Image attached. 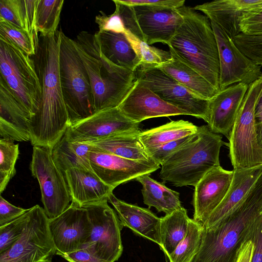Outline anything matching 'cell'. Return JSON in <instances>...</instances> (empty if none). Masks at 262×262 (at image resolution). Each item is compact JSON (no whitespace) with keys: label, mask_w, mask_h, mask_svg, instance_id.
Listing matches in <instances>:
<instances>
[{"label":"cell","mask_w":262,"mask_h":262,"mask_svg":"<svg viewBox=\"0 0 262 262\" xmlns=\"http://www.w3.org/2000/svg\"><path fill=\"white\" fill-rule=\"evenodd\" d=\"M142 185L141 190L144 203L149 208L155 207L159 212L169 214L182 206L179 193L144 174L136 179Z\"/></svg>","instance_id":"f1b7e54d"},{"label":"cell","mask_w":262,"mask_h":262,"mask_svg":"<svg viewBox=\"0 0 262 262\" xmlns=\"http://www.w3.org/2000/svg\"><path fill=\"white\" fill-rule=\"evenodd\" d=\"M233 38L241 33L240 19L243 15L262 9V0H219L193 7Z\"/></svg>","instance_id":"44dd1931"},{"label":"cell","mask_w":262,"mask_h":262,"mask_svg":"<svg viewBox=\"0 0 262 262\" xmlns=\"http://www.w3.org/2000/svg\"><path fill=\"white\" fill-rule=\"evenodd\" d=\"M202 230V225L190 219L186 235L168 257L169 261L191 262L199 251Z\"/></svg>","instance_id":"e575fe53"},{"label":"cell","mask_w":262,"mask_h":262,"mask_svg":"<svg viewBox=\"0 0 262 262\" xmlns=\"http://www.w3.org/2000/svg\"><path fill=\"white\" fill-rule=\"evenodd\" d=\"M261 95L262 76L249 86L228 138L229 156L233 169L262 167V147L255 117Z\"/></svg>","instance_id":"52a82bcc"},{"label":"cell","mask_w":262,"mask_h":262,"mask_svg":"<svg viewBox=\"0 0 262 262\" xmlns=\"http://www.w3.org/2000/svg\"><path fill=\"white\" fill-rule=\"evenodd\" d=\"M233 174V170H225L220 166L201 179L195 186L193 195V220L203 225L227 193Z\"/></svg>","instance_id":"d6986e66"},{"label":"cell","mask_w":262,"mask_h":262,"mask_svg":"<svg viewBox=\"0 0 262 262\" xmlns=\"http://www.w3.org/2000/svg\"><path fill=\"white\" fill-rule=\"evenodd\" d=\"M190 218L182 207L161 218V249L168 257L186 235Z\"/></svg>","instance_id":"d6a6232c"},{"label":"cell","mask_w":262,"mask_h":262,"mask_svg":"<svg viewBox=\"0 0 262 262\" xmlns=\"http://www.w3.org/2000/svg\"><path fill=\"white\" fill-rule=\"evenodd\" d=\"M193 135L167 143L150 151L149 155L153 161L161 165L172 153L189 141Z\"/></svg>","instance_id":"b9f144b4"},{"label":"cell","mask_w":262,"mask_h":262,"mask_svg":"<svg viewBox=\"0 0 262 262\" xmlns=\"http://www.w3.org/2000/svg\"><path fill=\"white\" fill-rule=\"evenodd\" d=\"M95 21L98 26L99 31L124 34L126 32L123 20L116 10L111 15L101 12L96 16Z\"/></svg>","instance_id":"60d3db41"},{"label":"cell","mask_w":262,"mask_h":262,"mask_svg":"<svg viewBox=\"0 0 262 262\" xmlns=\"http://www.w3.org/2000/svg\"><path fill=\"white\" fill-rule=\"evenodd\" d=\"M158 67L203 99L210 100L219 92L201 75L173 55L171 60Z\"/></svg>","instance_id":"f546056e"},{"label":"cell","mask_w":262,"mask_h":262,"mask_svg":"<svg viewBox=\"0 0 262 262\" xmlns=\"http://www.w3.org/2000/svg\"><path fill=\"white\" fill-rule=\"evenodd\" d=\"M60 256L69 262H105L90 253L84 249L63 254Z\"/></svg>","instance_id":"7dc6e473"},{"label":"cell","mask_w":262,"mask_h":262,"mask_svg":"<svg viewBox=\"0 0 262 262\" xmlns=\"http://www.w3.org/2000/svg\"><path fill=\"white\" fill-rule=\"evenodd\" d=\"M143 41L169 45L183 21L178 9L150 6H132Z\"/></svg>","instance_id":"e0dca14e"},{"label":"cell","mask_w":262,"mask_h":262,"mask_svg":"<svg viewBox=\"0 0 262 262\" xmlns=\"http://www.w3.org/2000/svg\"><path fill=\"white\" fill-rule=\"evenodd\" d=\"M60 29L38 37L33 59L41 88L38 111L30 121L33 146L52 150L65 134L69 119L62 92L59 71Z\"/></svg>","instance_id":"6da1fadb"},{"label":"cell","mask_w":262,"mask_h":262,"mask_svg":"<svg viewBox=\"0 0 262 262\" xmlns=\"http://www.w3.org/2000/svg\"><path fill=\"white\" fill-rule=\"evenodd\" d=\"M255 117L258 137L262 147V95L256 106Z\"/></svg>","instance_id":"681fc988"},{"label":"cell","mask_w":262,"mask_h":262,"mask_svg":"<svg viewBox=\"0 0 262 262\" xmlns=\"http://www.w3.org/2000/svg\"><path fill=\"white\" fill-rule=\"evenodd\" d=\"M141 132L138 128L85 143L127 159L142 162L154 161L140 139Z\"/></svg>","instance_id":"4316f807"},{"label":"cell","mask_w":262,"mask_h":262,"mask_svg":"<svg viewBox=\"0 0 262 262\" xmlns=\"http://www.w3.org/2000/svg\"><path fill=\"white\" fill-rule=\"evenodd\" d=\"M210 22L219 50L220 90L239 83L249 86L260 78L261 66L246 56L216 24Z\"/></svg>","instance_id":"4fadbf2b"},{"label":"cell","mask_w":262,"mask_h":262,"mask_svg":"<svg viewBox=\"0 0 262 262\" xmlns=\"http://www.w3.org/2000/svg\"><path fill=\"white\" fill-rule=\"evenodd\" d=\"M30 169L38 181L43 209L49 219L57 217L72 201L64 174L53 159L51 150L33 146Z\"/></svg>","instance_id":"30bf717a"},{"label":"cell","mask_w":262,"mask_h":262,"mask_svg":"<svg viewBox=\"0 0 262 262\" xmlns=\"http://www.w3.org/2000/svg\"><path fill=\"white\" fill-rule=\"evenodd\" d=\"M118 107L128 119L138 123L151 118L188 115L163 100L136 78Z\"/></svg>","instance_id":"ac0fdd59"},{"label":"cell","mask_w":262,"mask_h":262,"mask_svg":"<svg viewBox=\"0 0 262 262\" xmlns=\"http://www.w3.org/2000/svg\"><path fill=\"white\" fill-rule=\"evenodd\" d=\"M28 211L11 222L0 227V254L7 251L20 238L28 219Z\"/></svg>","instance_id":"f35d334b"},{"label":"cell","mask_w":262,"mask_h":262,"mask_svg":"<svg viewBox=\"0 0 262 262\" xmlns=\"http://www.w3.org/2000/svg\"><path fill=\"white\" fill-rule=\"evenodd\" d=\"M107 202L105 200L82 207L86 210L92 227L90 241L84 249L105 262H115L123 251V226Z\"/></svg>","instance_id":"8fae6325"},{"label":"cell","mask_w":262,"mask_h":262,"mask_svg":"<svg viewBox=\"0 0 262 262\" xmlns=\"http://www.w3.org/2000/svg\"><path fill=\"white\" fill-rule=\"evenodd\" d=\"M91 149L90 144L70 140L64 134L54 146L51 154L54 163L63 174L71 168L93 171L89 158Z\"/></svg>","instance_id":"83f0119b"},{"label":"cell","mask_w":262,"mask_h":262,"mask_svg":"<svg viewBox=\"0 0 262 262\" xmlns=\"http://www.w3.org/2000/svg\"><path fill=\"white\" fill-rule=\"evenodd\" d=\"M63 3V0H37L35 29L40 35H51L58 30Z\"/></svg>","instance_id":"836d02e7"},{"label":"cell","mask_w":262,"mask_h":262,"mask_svg":"<svg viewBox=\"0 0 262 262\" xmlns=\"http://www.w3.org/2000/svg\"><path fill=\"white\" fill-rule=\"evenodd\" d=\"M28 209L15 206L0 196V227L5 225L15 220Z\"/></svg>","instance_id":"ee69618b"},{"label":"cell","mask_w":262,"mask_h":262,"mask_svg":"<svg viewBox=\"0 0 262 262\" xmlns=\"http://www.w3.org/2000/svg\"><path fill=\"white\" fill-rule=\"evenodd\" d=\"M89 158L93 172L104 183L114 189L140 176L150 174L160 168V165L154 161L127 159L92 145Z\"/></svg>","instance_id":"9a60e30c"},{"label":"cell","mask_w":262,"mask_h":262,"mask_svg":"<svg viewBox=\"0 0 262 262\" xmlns=\"http://www.w3.org/2000/svg\"><path fill=\"white\" fill-rule=\"evenodd\" d=\"M31 115L0 78V135L13 141H31Z\"/></svg>","instance_id":"7402d4cb"},{"label":"cell","mask_w":262,"mask_h":262,"mask_svg":"<svg viewBox=\"0 0 262 262\" xmlns=\"http://www.w3.org/2000/svg\"><path fill=\"white\" fill-rule=\"evenodd\" d=\"M233 171L232 183L227 193L203 224V228L217 225L237 209L261 174L262 167Z\"/></svg>","instance_id":"603a6c76"},{"label":"cell","mask_w":262,"mask_h":262,"mask_svg":"<svg viewBox=\"0 0 262 262\" xmlns=\"http://www.w3.org/2000/svg\"><path fill=\"white\" fill-rule=\"evenodd\" d=\"M71 202L80 207L107 200L114 189L104 183L93 171L71 168L64 173Z\"/></svg>","instance_id":"d4e9b609"},{"label":"cell","mask_w":262,"mask_h":262,"mask_svg":"<svg viewBox=\"0 0 262 262\" xmlns=\"http://www.w3.org/2000/svg\"><path fill=\"white\" fill-rule=\"evenodd\" d=\"M239 27L241 33L248 35L262 34V9L243 15Z\"/></svg>","instance_id":"7bdbcfd3"},{"label":"cell","mask_w":262,"mask_h":262,"mask_svg":"<svg viewBox=\"0 0 262 262\" xmlns=\"http://www.w3.org/2000/svg\"><path fill=\"white\" fill-rule=\"evenodd\" d=\"M262 217V173L243 203L217 225L203 228L201 245L191 262H236L240 248L251 239Z\"/></svg>","instance_id":"7a4b0ae2"},{"label":"cell","mask_w":262,"mask_h":262,"mask_svg":"<svg viewBox=\"0 0 262 262\" xmlns=\"http://www.w3.org/2000/svg\"><path fill=\"white\" fill-rule=\"evenodd\" d=\"M222 136L208 125L198 127L189 141L172 153L161 165L160 178L177 187L195 186L212 168L220 166Z\"/></svg>","instance_id":"5b68a950"},{"label":"cell","mask_w":262,"mask_h":262,"mask_svg":"<svg viewBox=\"0 0 262 262\" xmlns=\"http://www.w3.org/2000/svg\"><path fill=\"white\" fill-rule=\"evenodd\" d=\"M121 3L129 6H150L167 8L173 9H179L184 6V0H118Z\"/></svg>","instance_id":"f6af8a7d"},{"label":"cell","mask_w":262,"mask_h":262,"mask_svg":"<svg viewBox=\"0 0 262 262\" xmlns=\"http://www.w3.org/2000/svg\"><path fill=\"white\" fill-rule=\"evenodd\" d=\"M59 71L69 126L95 113L90 81L73 39L60 29Z\"/></svg>","instance_id":"8992f818"},{"label":"cell","mask_w":262,"mask_h":262,"mask_svg":"<svg viewBox=\"0 0 262 262\" xmlns=\"http://www.w3.org/2000/svg\"><path fill=\"white\" fill-rule=\"evenodd\" d=\"M37 0H1L0 19L38 35L35 29Z\"/></svg>","instance_id":"1f68e13d"},{"label":"cell","mask_w":262,"mask_h":262,"mask_svg":"<svg viewBox=\"0 0 262 262\" xmlns=\"http://www.w3.org/2000/svg\"><path fill=\"white\" fill-rule=\"evenodd\" d=\"M238 48L257 64L262 66V34L240 33L233 38Z\"/></svg>","instance_id":"ab89813d"},{"label":"cell","mask_w":262,"mask_h":262,"mask_svg":"<svg viewBox=\"0 0 262 262\" xmlns=\"http://www.w3.org/2000/svg\"><path fill=\"white\" fill-rule=\"evenodd\" d=\"M0 36L11 41L30 57L35 55L39 37L38 35L32 34L0 19Z\"/></svg>","instance_id":"74e56055"},{"label":"cell","mask_w":262,"mask_h":262,"mask_svg":"<svg viewBox=\"0 0 262 262\" xmlns=\"http://www.w3.org/2000/svg\"><path fill=\"white\" fill-rule=\"evenodd\" d=\"M14 141L1 138L0 140V192L6 189L10 180L16 173L15 168L19 155V146Z\"/></svg>","instance_id":"8d00e7d4"},{"label":"cell","mask_w":262,"mask_h":262,"mask_svg":"<svg viewBox=\"0 0 262 262\" xmlns=\"http://www.w3.org/2000/svg\"><path fill=\"white\" fill-rule=\"evenodd\" d=\"M108 201L114 207L123 227H128L136 234L161 246V218L148 208L120 200L113 193L109 196Z\"/></svg>","instance_id":"cb8c5ba5"},{"label":"cell","mask_w":262,"mask_h":262,"mask_svg":"<svg viewBox=\"0 0 262 262\" xmlns=\"http://www.w3.org/2000/svg\"><path fill=\"white\" fill-rule=\"evenodd\" d=\"M49 220L39 205L29 208L22 235L10 249L0 254V262H51L56 249Z\"/></svg>","instance_id":"9c48e42d"},{"label":"cell","mask_w":262,"mask_h":262,"mask_svg":"<svg viewBox=\"0 0 262 262\" xmlns=\"http://www.w3.org/2000/svg\"><path fill=\"white\" fill-rule=\"evenodd\" d=\"M94 34L102 54L120 68L135 71L140 59L124 33L98 31Z\"/></svg>","instance_id":"484cf974"},{"label":"cell","mask_w":262,"mask_h":262,"mask_svg":"<svg viewBox=\"0 0 262 262\" xmlns=\"http://www.w3.org/2000/svg\"><path fill=\"white\" fill-rule=\"evenodd\" d=\"M125 34L140 59L139 66L145 68L158 67L172 59L169 50L165 51L149 45L128 31H126Z\"/></svg>","instance_id":"d590c367"},{"label":"cell","mask_w":262,"mask_h":262,"mask_svg":"<svg viewBox=\"0 0 262 262\" xmlns=\"http://www.w3.org/2000/svg\"><path fill=\"white\" fill-rule=\"evenodd\" d=\"M0 73V78L32 117L34 116L41 99V88L34 60L11 41L1 36Z\"/></svg>","instance_id":"ba28073f"},{"label":"cell","mask_w":262,"mask_h":262,"mask_svg":"<svg viewBox=\"0 0 262 262\" xmlns=\"http://www.w3.org/2000/svg\"><path fill=\"white\" fill-rule=\"evenodd\" d=\"M198 127L188 121H172L160 126L142 131L140 134V139L149 154L152 150L167 143L196 133Z\"/></svg>","instance_id":"4dcf8cb0"},{"label":"cell","mask_w":262,"mask_h":262,"mask_svg":"<svg viewBox=\"0 0 262 262\" xmlns=\"http://www.w3.org/2000/svg\"><path fill=\"white\" fill-rule=\"evenodd\" d=\"M251 239L254 245L251 262H262V217L256 223Z\"/></svg>","instance_id":"bcb514c9"},{"label":"cell","mask_w":262,"mask_h":262,"mask_svg":"<svg viewBox=\"0 0 262 262\" xmlns=\"http://www.w3.org/2000/svg\"><path fill=\"white\" fill-rule=\"evenodd\" d=\"M254 249L252 239L245 242L242 245L236 262H251Z\"/></svg>","instance_id":"c3c4849f"},{"label":"cell","mask_w":262,"mask_h":262,"mask_svg":"<svg viewBox=\"0 0 262 262\" xmlns=\"http://www.w3.org/2000/svg\"><path fill=\"white\" fill-rule=\"evenodd\" d=\"M49 228L56 254L60 256L84 249L92 229L86 210L73 202L60 215L49 219Z\"/></svg>","instance_id":"5bb4252c"},{"label":"cell","mask_w":262,"mask_h":262,"mask_svg":"<svg viewBox=\"0 0 262 262\" xmlns=\"http://www.w3.org/2000/svg\"><path fill=\"white\" fill-rule=\"evenodd\" d=\"M136 78L167 103L207 123L209 100L203 99L158 67L139 66Z\"/></svg>","instance_id":"7c38bea8"},{"label":"cell","mask_w":262,"mask_h":262,"mask_svg":"<svg viewBox=\"0 0 262 262\" xmlns=\"http://www.w3.org/2000/svg\"><path fill=\"white\" fill-rule=\"evenodd\" d=\"M139 125L125 117L117 107L98 111L70 125L65 135L70 140L88 143L139 128Z\"/></svg>","instance_id":"2e32d148"},{"label":"cell","mask_w":262,"mask_h":262,"mask_svg":"<svg viewBox=\"0 0 262 262\" xmlns=\"http://www.w3.org/2000/svg\"><path fill=\"white\" fill-rule=\"evenodd\" d=\"M249 86L239 83L220 90L209 102L208 126L228 139Z\"/></svg>","instance_id":"ffe728a7"},{"label":"cell","mask_w":262,"mask_h":262,"mask_svg":"<svg viewBox=\"0 0 262 262\" xmlns=\"http://www.w3.org/2000/svg\"><path fill=\"white\" fill-rule=\"evenodd\" d=\"M90 81L95 113L118 107L135 80V71L115 66L102 54L94 34L82 31L74 39Z\"/></svg>","instance_id":"277c9868"},{"label":"cell","mask_w":262,"mask_h":262,"mask_svg":"<svg viewBox=\"0 0 262 262\" xmlns=\"http://www.w3.org/2000/svg\"><path fill=\"white\" fill-rule=\"evenodd\" d=\"M178 10L183 21L168 45L170 52L219 91V50L210 20L190 7Z\"/></svg>","instance_id":"3957f363"}]
</instances>
